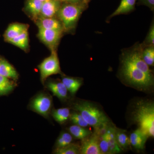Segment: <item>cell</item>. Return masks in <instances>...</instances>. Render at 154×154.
Listing matches in <instances>:
<instances>
[{"label":"cell","instance_id":"1","mask_svg":"<svg viewBox=\"0 0 154 154\" xmlns=\"http://www.w3.org/2000/svg\"><path fill=\"white\" fill-rule=\"evenodd\" d=\"M121 74L129 85L141 90H146L154 84L153 75L145 73L122 57Z\"/></svg>","mask_w":154,"mask_h":154},{"label":"cell","instance_id":"2","mask_svg":"<svg viewBox=\"0 0 154 154\" xmlns=\"http://www.w3.org/2000/svg\"><path fill=\"white\" fill-rule=\"evenodd\" d=\"M73 108L82 115L89 125L93 126L95 129L110 124V120L105 113L88 101L76 102Z\"/></svg>","mask_w":154,"mask_h":154},{"label":"cell","instance_id":"3","mask_svg":"<svg viewBox=\"0 0 154 154\" xmlns=\"http://www.w3.org/2000/svg\"><path fill=\"white\" fill-rule=\"evenodd\" d=\"M88 5L62 3L58 12V19L61 22L64 32H70L76 28L80 17L86 9Z\"/></svg>","mask_w":154,"mask_h":154},{"label":"cell","instance_id":"4","mask_svg":"<svg viewBox=\"0 0 154 154\" xmlns=\"http://www.w3.org/2000/svg\"><path fill=\"white\" fill-rule=\"evenodd\" d=\"M135 121L149 137L154 136V105L149 102L138 103L134 114Z\"/></svg>","mask_w":154,"mask_h":154},{"label":"cell","instance_id":"5","mask_svg":"<svg viewBox=\"0 0 154 154\" xmlns=\"http://www.w3.org/2000/svg\"><path fill=\"white\" fill-rule=\"evenodd\" d=\"M38 68L40 71L42 83L43 84L50 76L61 73L60 65L56 51H51V55L45 59Z\"/></svg>","mask_w":154,"mask_h":154},{"label":"cell","instance_id":"6","mask_svg":"<svg viewBox=\"0 0 154 154\" xmlns=\"http://www.w3.org/2000/svg\"><path fill=\"white\" fill-rule=\"evenodd\" d=\"M143 48L142 44L135 45L131 48L125 51L122 54V57L129 61L145 73L153 75L149 66L143 59L142 53Z\"/></svg>","mask_w":154,"mask_h":154},{"label":"cell","instance_id":"7","mask_svg":"<svg viewBox=\"0 0 154 154\" xmlns=\"http://www.w3.org/2000/svg\"><path fill=\"white\" fill-rule=\"evenodd\" d=\"M52 105L51 97L47 94H41L33 98L30 103V107L34 112L46 117L51 111Z\"/></svg>","mask_w":154,"mask_h":154},{"label":"cell","instance_id":"8","mask_svg":"<svg viewBox=\"0 0 154 154\" xmlns=\"http://www.w3.org/2000/svg\"><path fill=\"white\" fill-rule=\"evenodd\" d=\"M63 31L38 28V36L39 39L49 48L51 51H56L62 36Z\"/></svg>","mask_w":154,"mask_h":154},{"label":"cell","instance_id":"9","mask_svg":"<svg viewBox=\"0 0 154 154\" xmlns=\"http://www.w3.org/2000/svg\"><path fill=\"white\" fill-rule=\"evenodd\" d=\"M80 154H102L99 149L98 138L96 135L89 136L82 140Z\"/></svg>","mask_w":154,"mask_h":154},{"label":"cell","instance_id":"10","mask_svg":"<svg viewBox=\"0 0 154 154\" xmlns=\"http://www.w3.org/2000/svg\"><path fill=\"white\" fill-rule=\"evenodd\" d=\"M38 28L61 30L64 31L63 26L58 18L54 17H38L35 20Z\"/></svg>","mask_w":154,"mask_h":154},{"label":"cell","instance_id":"11","mask_svg":"<svg viewBox=\"0 0 154 154\" xmlns=\"http://www.w3.org/2000/svg\"><path fill=\"white\" fill-rule=\"evenodd\" d=\"M60 0H47L43 2L39 17H54L62 5Z\"/></svg>","mask_w":154,"mask_h":154},{"label":"cell","instance_id":"12","mask_svg":"<svg viewBox=\"0 0 154 154\" xmlns=\"http://www.w3.org/2000/svg\"><path fill=\"white\" fill-rule=\"evenodd\" d=\"M149 137L139 128L131 133L129 137L131 146L139 150L145 148L146 142Z\"/></svg>","mask_w":154,"mask_h":154},{"label":"cell","instance_id":"13","mask_svg":"<svg viewBox=\"0 0 154 154\" xmlns=\"http://www.w3.org/2000/svg\"><path fill=\"white\" fill-rule=\"evenodd\" d=\"M28 25L22 23H14L9 25L4 34V38L7 42L19 36L25 30H28Z\"/></svg>","mask_w":154,"mask_h":154},{"label":"cell","instance_id":"14","mask_svg":"<svg viewBox=\"0 0 154 154\" xmlns=\"http://www.w3.org/2000/svg\"><path fill=\"white\" fill-rule=\"evenodd\" d=\"M47 88L60 100H65L67 98L68 90L62 82H48Z\"/></svg>","mask_w":154,"mask_h":154},{"label":"cell","instance_id":"15","mask_svg":"<svg viewBox=\"0 0 154 154\" xmlns=\"http://www.w3.org/2000/svg\"><path fill=\"white\" fill-rule=\"evenodd\" d=\"M115 131V128L110 124L107 128V132L104 135L108 142L110 154L118 153L120 152L122 150L116 141Z\"/></svg>","mask_w":154,"mask_h":154},{"label":"cell","instance_id":"16","mask_svg":"<svg viewBox=\"0 0 154 154\" xmlns=\"http://www.w3.org/2000/svg\"><path fill=\"white\" fill-rule=\"evenodd\" d=\"M137 0H121L120 5L116 10L109 17L111 19L121 14H126L134 11L136 3Z\"/></svg>","mask_w":154,"mask_h":154},{"label":"cell","instance_id":"17","mask_svg":"<svg viewBox=\"0 0 154 154\" xmlns=\"http://www.w3.org/2000/svg\"><path fill=\"white\" fill-rule=\"evenodd\" d=\"M43 3L40 0H26L25 11L35 20L40 15Z\"/></svg>","mask_w":154,"mask_h":154},{"label":"cell","instance_id":"18","mask_svg":"<svg viewBox=\"0 0 154 154\" xmlns=\"http://www.w3.org/2000/svg\"><path fill=\"white\" fill-rule=\"evenodd\" d=\"M61 82L66 87L68 91L72 95H74L77 93L82 85V80L73 77H62Z\"/></svg>","mask_w":154,"mask_h":154},{"label":"cell","instance_id":"19","mask_svg":"<svg viewBox=\"0 0 154 154\" xmlns=\"http://www.w3.org/2000/svg\"><path fill=\"white\" fill-rule=\"evenodd\" d=\"M0 75L14 80H17L19 77L16 69L8 61L4 59H2L0 64Z\"/></svg>","mask_w":154,"mask_h":154},{"label":"cell","instance_id":"20","mask_svg":"<svg viewBox=\"0 0 154 154\" xmlns=\"http://www.w3.org/2000/svg\"><path fill=\"white\" fill-rule=\"evenodd\" d=\"M69 133L76 139L82 140L86 137L91 135L92 133L91 131L86 129L85 127L74 125L70 126L68 128Z\"/></svg>","mask_w":154,"mask_h":154},{"label":"cell","instance_id":"21","mask_svg":"<svg viewBox=\"0 0 154 154\" xmlns=\"http://www.w3.org/2000/svg\"><path fill=\"white\" fill-rule=\"evenodd\" d=\"M8 42L19 48L23 50L28 49L29 45L28 30L25 31Z\"/></svg>","mask_w":154,"mask_h":154},{"label":"cell","instance_id":"22","mask_svg":"<svg viewBox=\"0 0 154 154\" xmlns=\"http://www.w3.org/2000/svg\"><path fill=\"white\" fill-rule=\"evenodd\" d=\"M70 114L69 109L67 107L54 109L51 112V115L54 120L61 124L68 120Z\"/></svg>","mask_w":154,"mask_h":154},{"label":"cell","instance_id":"23","mask_svg":"<svg viewBox=\"0 0 154 154\" xmlns=\"http://www.w3.org/2000/svg\"><path fill=\"white\" fill-rule=\"evenodd\" d=\"M115 134L116 141L122 149L129 148L131 146L129 137L125 131L116 128Z\"/></svg>","mask_w":154,"mask_h":154},{"label":"cell","instance_id":"24","mask_svg":"<svg viewBox=\"0 0 154 154\" xmlns=\"http://www.w3.org/2000/svg\"><path fill=\"white\" fill-rule=\"evenodd\" d=\"M15 87V84L9 79L0 75V96L8 94Z\"/></svg>","mask_w":154,"mask_h":154},{"label":"cell","instance_id":"25","mask_svg":"<svg viewBox=\"0 0 154 154\" xmlns=\"http://www.w3.org/2000/svg\"><path fill=\"white\" fill-rule=\"evenodd\" d=\"M54 153L56 154H80V146L77 144L71 143L60 148H56Z\"/></svg>","mask_w":154,"mask_h":154},{"label":"cell","instance_id":"26","mask_svg":"<svg viewBox=\"0 0 154 154\" xmlns=\"http://www.w3.org/2000/svg\"><path fill=\"white\" fill-rule=\"evenodd\" d=\"M143 59L148 66H153L154 64V46L143 47L142 53Z\"/></svg>","mask_w":154,"mask_h":154},{"label":"cell","instance_id":"27","mask_svg":"<svg viewBox=\"0 0 154 154\" xmlns=\"http://www.w3.org/2000/svg\"><path fill=\"white\" fill-rule=\"evenodd\" d=\"M73 140L72 136L69 133L62 132L56 142V148H60L71 143Z\"/></svg>","mask_w":154,"mask_h":154},{"label":"cell","instance_id":"28","mask_svg":"<svg viewBox=\"0 0 154 154\" xmlns=\"http://www.w3.org/2000/svg\"><path fill=\"white\" fill-rule=\"evenodd\" d=\"M69 119L74 125L85 128L89 126L82 115L78 111H75L70 113Z\"/></svg>","mask_w":154,"mask_h":154},{"label":"cell","instance_id":"29","mask_svg":"<svg viewBox=\"0 0 154 154\" xmlns=\"http://www.w3.org/2000/svg\"><path fill=\"white\" fill-rule=\"evenodd\" d=\"M97 137L99 140V149L102 154H110L108 142L104 135Z\"/></svg>","mask_w":154,"mask_h":154},{"label":"cell","instance_id":"30","mask_svg":"<svg viewBox=\"0 0 154 154\" xmlns=\"http://www.w3.org/2000/svg\"><path fill=\"white\" fill-rule=\"evenodd\" d=\"M141 44L142 45L143 47H146V46H154V25L153 22L151 26L148 33L146 37L145 41L144 42L143 44Z\"/></svg>","mask_w":154,"mask_h":154},{"label":"cell","instance_id":"31","mask_svg":"<svg viewBox=\"0 0 154 154\" xmlns=\"http://www.w3.org/2000/svg\"><path fill=\"white\" fill-rule=\"evenodd\" d=\"M138 5L148 7L152 11H154V0H137Z\"/></svg>","mask_w":154,"mask_h":154},{"label":"cell","instance_id":"32","mask_svg":"<svg viewBox=\"0 0 154 154\" xmlns=\"http://www.w3.org/2000/svg\"><path fill=\"white\" fill-rule=\"evenodd\" d=\"M60 1L62 3H72V4H79V3H84L82 0H60Z\"/></svg>","mask_w":154,"mask_h":154},{"label":"cell","instance_id":"33","mask_svg":"<svg viewBox=\"0 0 154 154\" xmlns=\"http://www.w3.org/2000/svg\"><path fill=\"white\" fill-rule=\"evenodd\" d=\"M82 2L85 4H87V5H88L89 3L91 2V0H82Z\"/></svg>","mask_w":154,"mask_h":154},{"label":"cell","instance_id":"34","mask_svg":"<svg viewBox=\"0 0 154 154\" xmlns=\"http://www.w3.org/2000/svg\"><path fill=\"white\" fill-rule=\"evenodd\" d=\"M40 1H42V2H45V1H47V0H40Z\"/></svg>","mask_w":154,"mask_h":154},{"label":"cell","instance_id":"35","mask_svg":"<svg viewBox=\"0 0 154 154\" xmlns=\"http://www.w3.org/2000/svg\"><path fill=\"white\" fill-rule=\"evenodd\" d=\"M1 60H2V58H0V64H1Z\"/></svg>","mask_w":154,"mask_h":154}]
</instances>
